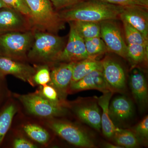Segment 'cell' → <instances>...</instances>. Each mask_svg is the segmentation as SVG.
I'll return each instance as SVG.
<instances>
[{"instance_id": "cell-7", "label": "cell", "mask_w": 148, "mask_h": 148, "mask_svg": "<svg viewBox=\"0 0 148 148\" xmlns=\"http://www.w3.org/2000/svg\"><path fill=\"white\" fill-rule=\"evenodd\" d=\"M68 23L70 29L68 42L54 64L77 62L90 58L86 49L84 39L78 34L71 22Z\"/></svg>"}, {"instance_id": "cell-5", "label": "cell", "mask_w": 148, "mask_h": 148, "mask_svg": "<svg viewBox=\"0 0 148 148\" xmlns=\"http://www.w3.org/2000/svg\"><path fill=\"white\" fill-rule=\"evenodd\" d=\"M15 96L23 104L27 112L36 116L52 119L64 115L67 112L65 107L50 102L38 91L24 95L16 94Z\"/></svg>"}, {"instance_id": "cell-23", "label": "cell", "mask_w": 148, "mask_h": 148, "mask_svg": "<svg viewBox=\"0 0 148 148\" xmlns=\"http://www.w3.org/2000/svg\"><path fill=\"white\" fill-rule=\"evenodd\" d=\"M148 58L147 47L140 45H127V59L133 66L146 63Z\"/></svg>"}, {"instance_id": "cell-32", "label": "cell", "mask_w": 148, "mask_h": 148, "mask_svg": "<svg viewBox=\"0 0 148 148\" xmlns=\"http://www.w3.org/2000/svg\"><path fill=\"white\" fill-rule=\"evenodd\" d=\"M53 8L57 11L61 10L82 0H50Z\"/></svg>"}, {"instance_id": "cell-18", "label": "cell", "mask_w": 148, "mask_h": 148, "mask_svg": "<svg viewBox=\"0 0 148 148\" xmlns=\"http://www.w3.org/2000/svg\"><path fill=\"white\" fill-rule=\"evenodd\" d=\"M114 92L112 91L104 92L103 95L97 98L98 105L101 107L103 112L101 115V128L103 135L108 138H112L117 128L109 115V105Z\"/></svg>"}, {"instance_id": "cell-36", "label": "cell", "mask_w": 148, "mask_h": 148, "mask_svg": "<svg viewBox=\"0 0 148 148\" xmlns=\"http://www.w3.org/2000/svg\"><path fill=\"white\" fill-rule=\"evenodd\" d=\"M3 77L1 75H0V78H1Z\"/></svg>"}, {"instance_id": "cell-20", "label": "cell", "mask_w": 148, "mask_h": 148, "mask_svg": "<svg viewBox=\"0 0 148 148\" xmlns=\"http://www.w3.org/2000/svg\"><path fill=\"white\" fill-rule=\"evenodd\" d=\"M71 22L78 34L84 39L100 37L101 28L99 22L73 21Z\"/></svg>"}, {"instance_id": "cell-8", "label": "cell", "mask_w": 148, "mask_h": 148, "mask_svg": "<svg viewBox=\"0 0 148 148\" xmlns=\"http://www.w3.org/2000/svg\"><path fill=\"white\" fill-rule=\"evenodd\" d=\"M114 20H106L100 22V37L105 42L108 51L127 59V44L123 38L119 27Z\"/></svg>"}, {"instance_id": "cell-26", "label": "cell", "mask_w": 148, "mask_h": 148, "mask_svg": "<svg viewBox=\"0 0 148 148\" xmlns=\"http://www.w3.org/2000/svg\"><path fill=\"white\" fill-rule=\"evenodd\" d=\"M122 22L127 45H140L148 47V40L129 24L124 21Z\"/></svg>"}, {"instance_id": "cell-2", "label": "cell", "mask_w": 148, "mask_h": 148, "mask_svg": "<svg viewBox=\"0 0 148 148\" xmlns=\"http://www.w3.org/2000/svg\"><path fill=\"white\" fill-rule=\"evenodd\" d=\"M34 40L27 54V61L34 65L50 66L64 49L66 40L64 37L49 32L34 30Z\"/></svg>"}, {"instance_id": "cell-6", "label": "cell", "mask_w": 148, "mask_h": 148, "mask_svg": "<svg viewBox=\"0 0 148 148\" xmlns=\"http://www.w3.org/2000/svg\"><path fill=\"white\" fill-rule=\"evenodd\" d=\"M46 124L57 135L74 146L84 148L95 147L87 133L71 123L52 118L48 121Z\"/></svg>"}, {"instance_id": "cell-3", "label": "cell", "mask_w": 148, "mask_h": 148, "mask_svg": "<svg viewBox=\"0 0 148 148\" xmlns=\"http://www.w3.org/2000/svg\"><path fill=\"white\" fill-rule=\"evenodd\" d=\"M30 10L32 30L57 34L65 28V23L50 0H26Z\"/></svg>"}, {"instance_id": "cell-11", "label": "cell", "mask_w": 148, "mask_h": 148, "mask_svg": "<svg viewBox=\"0 0 148 148\" xmlns=\"http://www.w3.org/2000/svg\"><path fill=\"white\" fill-rule=\"evenodd\" d=\"M75 62L56 63L49 66L51 81L49 84L56 89L62 99H64L69 90Z\"/></svg>"}, {"instance_id": "cell-35", "label": "cell", "mask_w": 148, "mask_h": 148, "mask_svg": "<svg viewBox=\"0 0 148 148\" xmlns=\"http://www.w3.org/2000/svg\"><path fill=\"white\" fill-rule=\"evenodd\" d=\"M10 8L8 5L3 1L2 0H0V9L3 8Z\"/></svg>"}, {"instance_id": "cell-25", "label": "cell", "mask_w": 148, "mask_h": 148, "mask_svg": "<svg viewBox=\"0 0 148 148\" xmlns=\"http://www.w3.org/2000/svg\"><path fill=\"white\" fill-rule=\"evenodd\" d=\"M84 40L86 49L90 58H96L108 51L106 45L100 37Z\"/></svg>"}, {"instance_id": "cell-21", "label": "cell", "mask_w": 148, "mask_h": 148, "mask_svg": "<svg viewBox=\"0 0 148 148\" xmlns=\"http://www.w3.org/2000/svg\"><path fill=\"white\" fill-rule=\"evenodd\" d=\"M17 110L16 105L12 103L6 106L0 113V145L11 125Z\"/></svg>"}, {"instance_id": "cell-14", "label": "cell", "mask_w": 148, "mask_h": 148, "mask_svg": "<svg viewBox=\"0 0 148 148\" xmlns=\"http://www.w3.org/2000/svg\"><path fill=\"white\" fill-rule=\"evenodd\" d=\"M89 89H96L103 93L112 91L104 77L103 70H95L77 82L71 84L69 90L78 91Z\"/></svg>"}, {"instance_id": "cell-9", "label": "cell", "mask_w": 148, "mask_h": 148, "mask_svg": "<svg viewBox=\"0 0 148 148\" xmlns=\"http://www.w3.org/2000/svg\"><path fill=\"white\" fill-rule=\"evenodd\" d=\"M32 30L29 18L10 8L0 9V35Z\"/></svg>"}, {"instance_id": "cell-19", "label": "cell", "mask_w": 148, "mask_h": 148, "mask_svg": "<svg viewBox=\"0 0 148 148\" xmlns=\"http://www.w3.org/2000/svg\"><path fill=\"white\" fill-rule=\"evenodd\" d=\"M95 70H103L101 61L96 58H88L75 62L71 84L77 82Z\"/></svg>"}, {"instance_id": "cell-15", "label": "cell", "mask_w": 148, "mask_h": 148, "mask_svg": "<svg viewBox=\"0 0 148 148\" xmlns=\"http://www.w3.org/2000/svg\"><path fill=\"white\" fill-rule=\"evenodd\" d=\"M75 114L80 120L98 131L101 129V115L95 102L82 103L74 107Z\"/></svg>"}, {"instance_id": "cell-34", "label": "cell", "mask_w": 148, "mask_h": 148, "mask_svg": "<svg viewBox=\"0 0 148 148\" xmlns=\"http://www.w3.org/2000/svg\"><path fill=\"white\" fill-rule=\"evenodd\" d=\"M105 147L106 148H123L121 146L118 145H114L113 144H110L109 143H106L105 145Z\"/></svg>"}, {"instance_id": "cell-12", "label": "cell", "mask_w": 148, "mask_h": 148, "mask_svg": "<svg viewBox=\"0 0 148 148\" xmlns=\"http://www.w3.org/2000/svg\"><path fill=\"white\" fill-rule=\"evenodd\" d=\"M101 61L104 77L112 91L120 92L124 90L126 88V79L122 67L108 56Z\"/></svg>"}, {"instance_id": "cell-16", "label": "cell", "mask_w": 148, "mask_h": 148, "mask_svg": "<svg viewBox=\"0 0 148 148\" xmlns=\"http://www.w3.org/2000/svg\"><path fill=\"white\" fill-rule=\"evenodd\" d=\"M130 85L135 101L144 108L148 103V87L144 74L140 70H133L130 78Z\"/></svg>"}, {"instance_id": "cell-10", "label": "cell", "mask_w": 148, "mask_h": 148, "mask_svg": "<svg viewBox=\"0 0 148 148\" xmlns=\"http://www.w3.org/2000/svg\"><path fill=\"white\" fill-rule=\"evenodd\" d=\"M27 62L0 56V75L3 77L5 75H12L34 86L33 77L36 72V68Z\"/></svg>"}, {"instance_id": "cell-13", "label": "cell", "mask_w": 148, "mask_h": 148, "mask_svg": "<svg viewBox=\"0 0 148 148\" xmlns=\"http://www.w3.org/2000/svg\"><path fill=\"white\" fill-rule=\"evenodd\" d=\"M148 8L138 6L124 7L119 19L140 32L148 40Z\"/></svg>"}, {"instance_id": "cell-4", "label": "cell", "mask_w": 148, "mask_h": 148, "mask_svg": "<svg viewBox=\"0 0 148 148\" xmlns=\"http://www.w3.org/2000/svg\"><path fill=\"white\" fill-rule=\"evenodd\" d=\"M34 40L33 30L0 35V56L27 61V54L33 45Z\"/></svg>"}, {"instance_id": "cell-30", "label": "cell", "mask_w": 148, "mask_h": 148, "mask_svg": "<svg viewBox=\"0 0 148 148\" xmlns=\"http://www.w3.org/2000/svg\"><path fill=\"white\" fill-rule=\"evenodd\" d=\"M134 132L139 140L147 143L148 138V116H147L137 125Z\"/></svg>"}, {"instance_id": "cell-17", "label": "cell", "mask_w": 148, "mask_h": 148, "mask_svg": "<svg viewBox=\"0 0 148 148\" xmlns=\"http://www.w3.org/2000/svg\"><path fill=\"white\" fill-rule=\"evenodd\" d=\"M109 112L112 121H123L131 117L133 114V105L132 102L125 96H118L110 104Z\"/></svg>"}, {"instance_id": "cell-22", "label": "cell", "mask_w": 148, "mask_h": 148, "mask_svg": "<svg viewBox=\"0 0 148 148\" xmlns=\"http://www.w3.org/2000/svg\"><path fill=\"white\" fill-rule=\"evenodd\" d=\"M112 138L117 145L123 148L136 147L140 143V140L134 132L118 127Z\"/></svg>"}, {"instance_id": "cell-24", "label": "cell", "mask_w": 148, "mask_h": 148, "mask_svg": "<svg viewBox=\"0 0 148 148\" xmlns=\"http://www.w3.org/2000/svg\"><path fill=\"white\" fill-rule=\"evenodd\" d=\"M23 130L29 138L39 144L46 145L50 141L49 133L38 125L28 123L24 125Z\"/></svg>"}, {"instance_id": "cell-27", "label": "cell", "mask_w": 148, "mask_h": 148, "mask_svg": "<svg viewBox=\"0 0 148 148\" xmlns=\"http://www.w3.org/2000/svg\"><path fill=\"white\" fill-rule=\"evenodd\" d=\"M36 71L33 77V81L34 86H40L48 84L51 81L50 68L46 64L34 65Z\"/></svg>"}, {"instance_id": "cell-1", "label": "cell", "mask_w": 148, "mask_h": 148, "mask_svg": "<svg viewBox=\"0 0 148 148\" xmlns=\"http://www.w3.org/2000/svg\"><path fill=\"white\" fill-rule=\"evenodd\" d=\"M124 8L101 0H82L58 12L65 22L84 21L100 23L106 20L119 19Z\"/></svg>"}, {"instance_id": "cell-33", "label": "cell", "mask_w": 148, "mask_h": 148, "mask_svg": "<svg viewBox=\"0 0 148 148\" xmlns=\"http://www.w3.org/2000/svg\"><path fill=\"white\" fill-rule=\"evenodd\" d=\"M12 146L14 148H36L38 147L37 145L23 138H18L14 139L12 144Z\"/></svg>"}, {"instance_id": "cell-29", "label": "cell", "mask_w": 148, "mask_h": 148, "mask_svg": "<svg viewBox=\"0 0 148 148\" xmlns=\"http://www.w3.org/2000/svg\"><path fill=\"white\" fill-rule=\"evenodd\" d=\"M10 8L19 12L29 18L30 10L26 0H2Z\"/></svg>"}, {"instance_id": "cell-31", "label": "cell", "mask_w": 148, "mask_h": 148, "mask_svg": "<svg viewBox=\"0 0 148 148\" xmlns=\"http://www.w3.org/2000/svg\"><path fill=\"white\" fill-rule=\"evenodd\" d=\"M121 6H138L148 8V0H101Z\"/></svg>"}, {"instance_id": "cell-28", "label": "cell", "mask_w": 148, "mask_h": 148, "mask_svg": "<svg viewBox=\"0 0 148 148\" xmlns=\"http://www.w3.org/2000/svg\"><path fill=\"white\" fill-rule=\"evenodd\" d=\"M40 89L38 92L50 102L56 105L65 107L64 100L61 98L58 91L51 84H48L40 86Z\"/></svg>"}]
</instances>
